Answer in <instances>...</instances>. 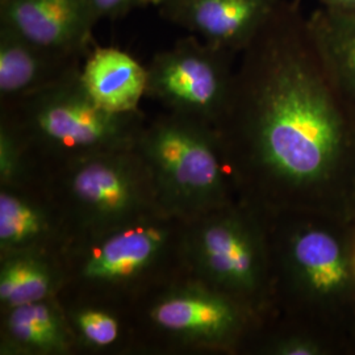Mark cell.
<instances>
[{"label": "cell", "instance_id": "e0dca14e", "mask_svg": "<svg viewBox=\"0 0 355 355\" xmlns=\"http://www.w3.org/2000/svg\"><path fill=\"white\" fill-rule=\"evenodd\" d=\"M64 284L61 255L41 252L0 255V312L58 297Z\"/></svg>", "mask_w": 355, "mask_h": 355}, {"label": "cell", "instance_id": "603a6c76", "mask_svg": "<svg viewBox=\"0 0 355 355\" xmlns=\"http://www.w3.org/2000/svg\"><path fill=\"white\" fill-rule=\"evenodd\" d=\"M187 1H190V0H153V3L158 6L159 12L165 19L170 13L174 12L177 8L186 4Z\"/></svg>", "mask_w": 355, "mask_h": 355}, {"label": "cell", "instance_id": "52a82bcc", "mask_svg": "<svg viewBox=\"0 0 355 355\" xmlns=\"http://www.w3.org/2000/svg\"><path fill=\"white\" fill-rule=\"evenodd\" d=\"M184 250L193 278L263 322L274 316L266 214L236 199L187 223Z\"/></svg>", "mask_w": 355, "mask_h": 355}, {"label": "cell", "instance_id": "30bf717a", "mask_svg": "<svg viewBox=\"0 0 355 355\" xmlns=\"http://www.w3.org/2000/svg\"><path fill=\"white\" fill-rule=\"evenodd\" d=\"M70 243L64 217L40 183L0 187V255L16 252L61 255Z\"/></svg>", "mask_w": 355, "mask_h": 355}, {"label": "cell", "instance_id": "ffe728a7", "mask_svg": "<svg viewBox=\"0 0 355 355\" xmlns=\"http://www.w3.org/2000/svg\"><path fill=\"white\" fill-rule=\"evenodd\" d=\"M32 183L35 175L21 144L0 124V187H24Z\"/></svg>", "mask_w": 355, "mask_h": 355}, {"label": "cell", "instance_id": "d4e9b609", "mask_svg": "<svg viewBox=\"0 0 355 355\" xmlns=\"http://www.w3.org/2000/svg\"><path fill=\"white\" fill-rule=\"evenodd\" d=\"M352 355H355V338L354 343H353V352H352Z\"/></svg>", "mask_w": 355, "mask_h": 355}, {"label": "cell", "instance_id": "8fae6325", "mask_svg": "<svg viewBox=\"0 0 355 355\" xmlns=\"http://www.w3.org/2000/svg\"><path fill=\"white\" fill-rule=\"evenodd\" d=\"M0 24L44 48L85 58L96 26L86 0H0Z\"/></svg>", "mask_w": 355, "mask_h": 355}, {"label": "cell", "instance_id": "ac0fdd59", "mask_svg": "<svg viewBox=\"0 0 355 355\" xmlns=\"http://www.w3.org/2000/svg\"><path fill=\"white\" fill-rule=\"evenodd\" d=\"M308 26L330 76L355 110V13L320 6Z\"/></svg>", "mask_w": 355, "mask_h": 355}, {"label": "cell", "instance_id": "277c9868", "mask_svg": "<svg viewBox=\"0 0 355 355\" xmlns=\"http://www.w3.org/2000/svg\"><path fill=\"white\" fill-rule=\"evenodd\" d=\"M80 70L17 102L0 104V124L21 144L35 179L87 157L135 146L148 120L141 110L112 114L101 108L85 89Z\"/></svg>", "mask_w": 355, "mask_h": 355}, {"label": "cell", "instance_id": "9a60e30c", "mask_svg": "<svg viewBox=\"0 0 355 355\" xmlns=\"http://www.w3.org/2000/svg\"><path fill=\"white\" fill-rule=\"evenodd\" d=\"M80 78L91 99L112 114L139 111L146 95V66L116 48H92L82 64Z\"/></svg>", "mask_w": 355, "mask_h": 355}, {"label": "cell", "instance_id": "5bb4252c", "mask_svg": "<svg viewBox=\"0 0 355 355\" xmlns=\"http://www.w3.org/2000/svg\"><path fill=\"white\" fill-rule=\"evenodd\" d=\"M0 355H78L60 297L1 311Z\"/></svg>", "mask_w": 355, "mask_h": 355}, {"label": "cell", "instance_id": "ba28073f", "mask_svg": "<svg viewBox=\"0 0 355 355\" xmlns=\"http://www.w3.org/2000/svg\"><path fill=\"white\" fill-rule=\"evenodd\" d=\"M35 182L60 209L71 242L162 211L152 174L136 145L83 158Z\"/></svg>", "mask_w": 355, "mask_h": 355}, {"label": "cell", "instance_id": "4fadbf2b", "mask_svg": "<svg viewBox=\"0 0 355 355\" xmlns=\"http://www.w3.org/2000/svg\"><path fill=\"white\" fill-rule=\"evenodd\" d=\"M85 57L44 48L0 24V104L17 102L82 69Z\"/></svg>", "mask_w": 355, "mask_h": 355}, {"label": "cell", "instance_id": "2e32d148", "mask_svg": "<svg viewBox=\"0 0 355 355\" xmlns=\"http://www.w3.org/2000/svg\"><path fill=\"white\" fill-rule=\"evenodd\" d=\"M60 300L78 354H137L135 324L129 309L86 299Z\"/></svg>", "mask_w": 355, "mask_h": 355}, {"label": "cell", "instance_id": "6da1fadb", "mask_svg": "<svg viewBox=\"0 0 355 355\" xmlns=\"http://www.w3.org/2000/svg\"><path fill=\"white\" fill-rule=\"evenodd\" d=\"M216 129L236 199L266 215L354 220L355 110L299 0H283L242 51Z\"/></svg>", "mask_w": 355, "mask_h": 355}, {"label": "cell", "instance_id": "8992f818", "mask_svg": "<svg viewBox=\"0 0 355 355\" xmlns=\"http://www.w3.org/2000/svg\"><path fill=\"white\" fill-rule=\"evenodd\" d=\"M136 148L167 215L191 223L236 200L214 125L165 111L146 120Z\"/></svg>", "mask_w": 355, "mask_h": 355}, {"label": "cell", "instance_id": "44dd1931", "mask_svg": "<svg viewBox=\"0 0 355 355\" xmlns=\"http://www.w3.org/2000/svg\"><path fill=\"white\" fill-rule=\"evenodd\" d=\"M95 23L103 19H117L130 12L133 8L153 0H86Z\"/></svg>", "mask_w": 355, "mask_h": 355}, {"label": "cell", "instance_id": "d6986e66", "mask_svg": "<svg viewBox=\"0 0 355 355\" xmlns=\"http://www.w3.org/2000/svg\"><path fill=\"white\" fill-rule=\"evenodd\" d=\"M246 354L352 355L350 343L331 330L274 316L254 334Z\"/></svg>", "mask_w": 355, "mask_h": 355}, {"label": "cell", "instance_id": "cb8c5ba5", "mask_svg": "<svg viewBox=\"0 0 355 355\" xmlns=\"http://www.w3.org/2000/svg\"><path fill=\"white\" fill-rule=\"evenodd\" d=\"M346 230H347L349 255H350V262H352V268H353L355 279V218L346 224Z\"/></svg>", "mask_w": 355, "mask_h": 355}, {"label": "cell", "instance_id": "7a4b0ae2", "mask_svg": "<svg viewBox=\"0 0 355 355\" xmlns=\"http://www.w3.org/2000/svg\"><path fill=\"white\" fill-rule=\"evenodd\" d=\"M266 216L274 316L331 330L353 352L355 279L346 223L309 214Z\"/></svg>", "mask_w": 355, "mask_h": 355}, {"label": "cell", "instance_id": "9c48e42d", "mask_svg": "<svg viewBox=\"0 0 355 355\" xmlns=\"http://www.w3.org/2000/svg\"><path fill=\"white\" fill-rule=\"evenodd\" d=\"M236 54L196 36L180 38L158 51L146 66V95L165 111L217 127L228 105Z\"/></svg>", "mask_w": 355, "mask_h": 355}, {"label": "cell", "instance_id": "5b68a950", "mask_svg": "<svg viewBox=\"0 0 355 355\" xmlns=\"http://www.w3.org/2000/svg\"><path fill=\"white\" fill-rule=\"evenodd\" d=\"M137 354H246L265 324L227 295L184 274L130 311Z\"/></svg>", "mask_w": 355, "mask_h": 355}, {"label": "cell", "instance_id": "7c38bea8", "mask_svg": "<svg viewBox=\"0 0 355 355\" xmlns=\"http://www.w3.org/2000/svg\"><path fill=\"white\" fill-rule=\"evenodd\" d=\"M283 0H190L166 19L205 42L241 54Z\"/></svg>", "mask_w": 355, "mask_h": 355}, {"label": "cell", "instance_id": "7402d4cb", "mask_svg": "<svg viewBox=\"0 0 355 355\" xmlns=\"http://www.w3.org/2000/svg\"><path fill=\"white\" fill-rule=\"evenodd\" d=\"M321 7L338 10L343 12L355 13V0H316Z\"/></svg>", "mask_w": 355, "mask_h": 355}, {"label": "cell", "instance_id": "3957f363", "mask_svg": "<svg viewBox=\"0 0 355 355\" xmlns=\"http://www.w3.org/2000/svg\"><path fill=\"white\" fill-rule=\"evenodd\" d=\"M187 223L158 211L71 242L61 261L58 297L117 305L132 311L166 283L189 274Z\"/></svg>", "mask_w": 355, "mask_h": 355}]
</instances>
